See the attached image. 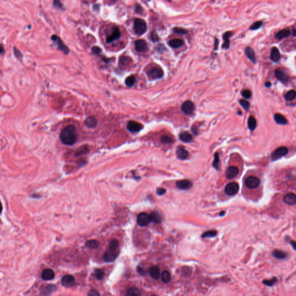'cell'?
Wrapping results in <instances>:
<instances>
[{"mask_svg": "<svg viewBox=\"0 0 296 296\" xmlns=\"http://www.w3.org/2000/svg\"><path fill=\"white\" fill-rule=\"evenodd\" d=\"M60 140L62 143L66 145H72L76 141V134L75 127L69 125L65 127L60 133Z\"/></svg>", "mask_w": 296, "mask_h": 296, "instance_id": "6da1fadb", "label": "cell"}, {"mask_svg": "<svg viewBox=\"0 0 296 296\" xmlns=\"http://www.w3.org/2000/svg\"><path fill=\"white\" fill-rule=\"evenodd\" d=\"M290 35V31L288 29H284L277 32L276 34L275 37L276 39L281 40H282L283 38L288 37Z\"/></svg>", "mask_w": 296, "mask_h": 296, "instance_id": "484cf974", "label": "cell"}, {"mask_svg": "<svg viewBox=\"0 0 296 296\" xmlns=\"http://www.w3.org/2000/svg\"><path fill=\"white\" fill-rule=\"evenodd\" d=\"M51 40H53V41H54V43H56L57 44V46L58 49L59 50H60L61 51H63L66 54L68 53L69 50H68V48L63 43V42L61 41V39L58 36H57L56 35H53L51 37Z\"/></svg>", "mask_w": 296, "mask_h": 296, "instance_id": "9c48e42d", "label": "cell"}, {"mask_svg": "<svg viewBox=\"0 0 296 296\" xmlns=\"http://www.w3.org/2000/svg\"><path fill=\"white\" fill-rule=\"evenodd\" d=\"M274 120L276 123L281 125H285L287 123L286 118L280 113H276L274 115Z\"/></svg>", "mask_w": 296, "mask_h": 296, "instance_id": "f1b7e54d", "label": "cell"}, {"mask_svg": "<svg viewBox=\"0 0 296 296\" xmlns=\"http://www.w3.org/2000/svg\"><path fill=\"white\" fill-rule=\"evenodd\" d=\"M61 284L65 287H71L75 285V279L71 275H66L62 278Z\"/></svg>", "mask_w": 296, "mask_h": 296, "instance_id": "30bf717a", "label": "cell"}, {"mask_svg": "<svg viewBox=\"0 0 296 296\" xmlns=\"http://www.w3.org/2000/svg\"><path fill=\"white\" fill-rule=\"evenodd\" d=\"M217 235V231L215 230H209L205 232L203 234L202 237L205 238H212L214 237Z\"/></svg>", "mask_w": 296, "mask_h": 296, "instance_id": "ab89813d", "label": "cell"}, {"mask_svg": "<svg viewBox=\"0 0 296 296\" xmlns=\"http://www.w3.org/2000/svg\"><path fill=\"white\" fill-rule=\"evenodd\" d=\"M225 214V211H222V212H220V213L219 214V215H220V216H223V215H224V214Z\"/></svg>", "mask_w": 296, "mask_h": 296, "instance_id": "be15d7a7", "label": "cell"}, {"mask_svg": "<svg viewBox=\"0 0 296 296\" xmlns=\"http://www.w3.org/2000/svg\"><path fill=\"white\" fill-rule=\"evenodd\" d=\"M263 25V22L261 21H258L254 23L251 25V26L249 27V29L251 30H256L257 29H259Z\"/></svg>", "mask_w": 296, "mask_h": 296, "instance_id": "60d3db41", "label": "cell"}, {"mask_svg": "<svg viewBox=\"0 0 296 296\" xmlns=\"http://www.w3.org/2000/svg\"><path fill=\"white\" fill-rule=\"evenodd\" d=\"M4 51H5V49H4V46L1 44H0V54L3 53Z\"/></svg>", "mask_w": 296, "mask_h": 296, "instance_id": "680465c9", "label": "cell"}, {"mask_svg": "<svg viewBox=\"0 0 296 296\" xmlns=\"http://www.w3.org/2000/svg\"><path fill=\"white\" fill-rule=\"evenodd\" d=\"M239 174V170L235 166L229 167L225 172V176L228 179H233Z\"/></svg>", "mask_w": 296, "mask_h": 296, "instance_id": "5bb4252c", "label": "cell"}, {"mask_svg": "<svg viewBox=\"0 0 296 296\" xmlns=\"http://www.w3.org/2000/svg\"><path fill=\"white\" fill-rule=\"evenodd\" d=\"M176 155L179 159L185 160L189 156V152L184 149V146H179L178 147L176 150Z\"/></svg>", "mask_w": 296, "mask_h": 296, "instance_id": "e0dca14e", "label": "cell"}, {"mask_svg": "<svg viewBox=\"0 0 296 296\" xmlns=\"http://www.w3.org/2000/svg\"><path fill=\"white\" fill-rule=\"evenodd\" d=\"M162 279L164 284H168L171 281V276L169 271L167 270H164L162 274Z\"/></svg>", "mask_w": 296, "mask_h": 296, "instance_id": "836d02e7", "label": "cell"}, {"mask_svg": "<svg viewBox=\"0 0 296 296\" xmlns=\"http://www.w3.org/2000/svg\"><path fill=\"white\" fill-rule=\"evenodd\" d=\"M86 246L89 248H90L92 249H95L99 247L100 242L95 239H92L86 242Z\"/></svg>", "mask_w": 296, "mask_h": 296, "instance_id": "d6a6232c", "label": "cell"}, {"mask_svg": "<svg viewBox=\"0 0 296 296\" xmlns=\"http://www.w3.org/2000/svg\"><path fill=\"white\" fill-rule=\"evenodd\" d=\"M151 38H152V40L154 42H156V41H158L159 40V38L157 34L155 32H153L152 33Z\"/></svg>", "mask_w": 296, "mask_h": 296, "instance_id": "f5cc1de1", "label": "cell"}, {"mask_svg": "<svg viewBox=\"0 0 296 296\" xmlns=\"http://www.w3.org/2000/svg\"><path fill=\"white\" fill-rule=\"evenodd\" d=\"M87 296H100V295L97 290L92 289L88 292Z\"/></svg>", "mask_w": 296, "mask_h": 296, "instance_id": "681fc988", "label": "cell"}, {"mask_svg": "<svg viewBox=\"0 0 296 296\" xmlns=\"http://www.w3.org/2000/svg\"><path fill=\"white\" fill-rule=\"evenodd\" d=\"M151 222H152L154 223L159 224L162 222V216L157 212H153L151 214L149 215Z\"/></svg>", "mask_w": 296, "mask_h": 296, "instance_id": "83f0119b", "label": "cell"}, {"mask_svg": "<svg viewBox=\"0 0 296 296\" xmlns=\"http://www.w3.org/2000/svg\"><path fill=\"white\" fill-rule=\"evenodd\" d=\"M151 222L150 216L146 213H141L137 217V223L141 227L146 226Z\"/></svg>", "mask_w": 296, "mask_h": 296, "instance_id": "52a82bcc", "label": "cell"}, {"mask_svg": "<svg viewBox=\"0 0 296 296\" xmlns=\"http://www.w3.org/2000/svg\"><path fill=\"white\" fill-rule=\"evenodd\" d=\"M218 44H219V42H218V40L217 39H215V42H214V50H216L217 47H218Z\"/></svg>", "mask_w": 296, "mask_h": 296, "instance_id": "6f0895ef", "label": "cell"}, {"mask_svg": "<svg viewBox=\"0 0 296 296\" xmlns=\"http://www.w3.org/2000/svg\"><path fill=\"white\" fill-rule=\"evenodd\" d=\"M231 35H232V33L231 32H229V31L225 32V34L223 35V38L225 41V40H229Z\"/></svg>", "mask_w": 296, "mask_h": 296, "instance_id": "f907efd6", "label": "cell"}, {"mask_svg": "<svg viewBox=\"0 0 296 296\" xmlns=\"http://www.w3.org/2000/svg\"><path fill=\"white\" fill-rule=\"evenodd\" d=\"M148 75L151 79H160L163 76L164 72L159 68H153L148 72Z\"/></svg>", "mask_w": 296, "mask_h": 296, "instance_id": "8fae6325", "label": "cell"}, {"mask_svg": "<svg viewBox=\"0 0 296 296\" xmlns=\"http://www.w3.org/2000/svg\"><path fill=\"white\" fill-rule=\"evenodd\" d=\"M57 287L55 285H49L43 289L41 293L42 296H49L51 293L56 290Z\"/></svg>", "mask_w": 296, "mask_h": 296, "instance_id": "cb8c5ba5", "label": "cell"}, {"mask_svg": "<svg viewBox=\"0 0 296 296\" xmlns=\"http://www.w3.org/2000/svg\"><path fill=\"white\" fill-rule=\"evenodd\" d=\"M54 276H55V274L54 271L49 268L44 270L41 275L42 278L45 281L51 280L54 278Z\"/></svg>", "mask_w": 296, "mask_h": 296, "instance_id": "d6986e66", "label": "cell"}, {"mask_svg": "<svg viewBox=\"0 0 296 296\" xmlns=\"http://www.w3.org/2000/svg\"><path fill=\"white\" fill-rule=\"evenodd\" d=\"M161 141L162 142L165 144H168V143H173L174 142V140L172 138L170 137H168L167 135H163L161 138Z\"/></svg>", "mask_w": 296, "mask_h": 296, "instance_id": "b9f144b4", "label": "cell"}, {"mask_svg": "<svg viewBox=\"0 0 296 296\" xmlns=\"http://www.w3.org/2000/svg\"><path fill=\"white\" fill-rule=\"evenodd\" d=\"M134 30L138 35H142L147 30V24L145 21L138 18L134 21Z\"/></svg>", "mask_w": 296, "mask_h": 296, "instance_id": "7a4b0ae2", "label": "cell"}, {"mask_svg": "<svg viewBox=\"0 0 296 296\" xmlns=\"http://www.w3.org/2000/svg\"><path fill=\"white\" fill-rule=\"evenodd\" d=\"M296 93L294 90H290L288 92L286 93L285 95V98L286 99L287 101H293V100H295L296 98Z\"/></svg>", "mask_w": 296, "mask_h": 296, "instance_id": "d590c367", "label": "cell"}, {"mask_svg": "<svg viewBox=\"0 0 296 296\" xmlns=\"http://www.w3.org/2000/svg\"><path fill=\"white\" fill-rule=\"evenodd\" d=\"M239 102L240 105L242 107V108L246 110V111L249 110V109L250 108V104H249V102L247 101H246L245 100H239Z\"/></svg>", "mask_w": 296, "mask_h": 296, "instance_id": "f6af8a7d", "label": "cell"}, {"mask_svg": "<svg viewBox=\"0 0 296 296\" xmlns=\"http://www.w3.org/2000/svg\"><path fill=\"white\" fill-rule=\"evenodd\" d=\"M256 125H257V122H256L255 118L253 116H250L248 118V126L249 129L251 131H253L256 127Z\"/></svg>", "mask_w": 296, "mask_h": 296, "instance_id": "1f68e13d", "label": "cell"}, {"mask_svg": "<svg viewBox=\"0 0 296 296\" xmlns=\"http://www.w3.org/2000/svg\"><path fill=\"white\" fill-rule=\"evenodd\" d=\"M284 201L289 205H294L296 203V196L294 193H288L284 197Z\"/></svg>", "mask_w": 296, "mask_h": 296, "instance_id": "ac0fdd59", "label": "cell"}, {"mask_svg": "<svg viewBox=\"0 0 296 296\" xmlns=\"http://www.w3.org/2000/svg\"><path fill=\"white\" fill-rule=\"evenodd\" d=\"M176 187L179 189L187 190V189H190L192 187L193 184L192 182H190L188 180L184 179V180H181V181H178L176 183Z\"/></svg>", "mask_w": 296, "mask_h": 296, "instance_id": "9a60e30c", "label": "cell"}, {"mask_svg": "<svg viewBox=\"0 0 296 296\" xmlns=\"http://www.w3.org/2000/svg\"></svg>", "mask_w": 296, "mask_h": 296, "instance_id": "03108f58", "label": "cell"}, {"mask_svg": "<svg viewBox=\"0 0 296 296\" xmlns=\"http://www.w3.org/2000/svg\"><path fill=\"white\" fill-rule=\"evenodd\" d=\"M184 41L180 39H174L169 41L168 45L173 48H178L184 45Z\"/></svg>", "mask_w": 296, "mask_h": 296, "instance_id": "f546056e", "label": "cell"}, {"mask_svg": "<svg viewBox=\"0 0 296 296\" xmlns=\"http://www.w3.org/2000/svg\"><path fill=\"white\" fill-rule=\"evenodd\" d=\"M118 256L117 250H112L108 249L103 255V259L106 262H112L114 261Z\"/></svg>", "mask_w": 296, "mask_h": 296, "instance_id": "ba28073f", "label": "cell"}, {"mask_svg": "<svg viewBox=\"0 0 296 296\" xmlns=\"http://www.w3.org/2000/svg\"><path fill=\"white\" fill-rule=\"evenodd\" d=\"M141 293L140 289L137 287H130L127 289L126 296H141Z\"/></svg>", "mask_w": 296, "mask_h": 296, "instance_id": "4316f807", "label": "cell"}, {"mask_svg": "<svg viewBox=\"0 0 296 296\" xmlns=\"http://www.w3.org/2000/svg\"><path fill=\"white\" fill-rule=\"evenodd\" d=\"M120 37V32L119 29L118 28H115L113 31L112 34H111L109 36H108L107 38L106 41L107 43H111L119 38Z\"/></svg>", "mask_w": 296, "mask_h": 296, "instance_id": "ffe728a7", "label": "cell"}, {"mask_svg": "<svg viewBox=\"0 0 296 296\" xmlns=\"http://www.w3.org/2000/svg\"><path fill=\"white\" fill-rule=\"evenodd\" d=\"M277 280L278 279L276 277H274L273 278H272L270 280H264L263 281V282L267 286H271L275 284L276 282H277Z\"/></svg>", "mask_w": 296, "mask_h": 296, "instance_id": "ee69618b", "label": "cell"}, {"mask_svg": "<svg viewBox=\"0 0 296 296\" xmlns=\"http://www.w3.org/2000/svg\"><path fill=\"white\" fill-rule=\"evenodd\" d=\"M212 165L216 170H219L220 169V158L219 155L217 152L215 153L214 155V160L212 163Z\"/></svg>", "mask_w": 296, "mask_h": 296, "instance_id": "8d00e7d4", "label": "cell"}, {"mask_svg": "<svg viewBox=\"0 0 296 296\" xmlns=\"http://www.w3.org/2000/svg\"><path fill=\"white\" fill-rule=\"evenodd\" d=\"M2 206L1 203H0V213H1V211H2Z\"/></svg>", "mask_w": 296, "mask_h": 296, "instance_id": "e7e4bbea", "label": "cell"}, {"mask_svg": "<svg viewBox=\"0 0 296 296\" xmlns=\"http://www.w3.org/2000/svg\"><path fill=\"white\" fill-rule=\"evenodd\" d=\"M165 192H166L165 189H164L163 188H158L157 189V193L160 195H162L165 194Z\"/></svg>", "mask_w": 296, "mask_h": 296, "instance_id": "db71d44e", "label": "cell"}, {"mask_svg": "<svg viewBox=\"0 0 296 296\" xmlns=\"http://www.w3.org/2000/svg\"><path fill=\"white\" fill-rule=\"evenodd\" d=\"M92 51L95 54H98L99 53H101V49L98 47V46H94L92 48Z\"/></svg>", "mask_w": 296, "mask_h": 296, "instance_id": "816d5d0a", "label": "cell"}, {"mask_svg": "<svg viewBox=\"0 0 296 296\" xmlns=\"http://www.w3.org/2000/svg\"><path fill=\"white\" fill-rule=\"evenodd\" d=\"M135 82V78L133 75H130L128 76L125 81V83L126 85L129 87H132L134 86V83Z\"/></svg>", "mask_w": 296, "mask_h": 296, "instance_id": "f35d334b", "label": "cell"}, {"mask_svg": "<svg viewBox=\"0 0 296 296\" xmlns=\"http://www.w3.org/2000/svg\"><path fill=\"white\" fill-rule=\"evenodd\" d=\"M242 95L245 98H250L252 97V93L249 90H244L242 92Z\"/></svg>", "mask_w": 296, "mask_h": 296, "instance_id": "c3c4849f", "label": "cell"}, {"mask_svg": "<svg viewBox=\"0 0 296 296\" xmlns=\"http://www.w3.org/2000/svg\"><path fill=\"white\" fill-rule=\"evenodd\" d=\"M245 52L248 58L250 60V61L253 64H256L257 60L254 50L252 48L248 46L245 48Z\"/></svg>", "mask_w": 296, "mask_h": 296, "instance_id": "44dd1931", "label": "cell"}, {"mask_svg": "<svg viewBox=\"0 0 296 296\" xmlns=\"http://www.w3.org/2000/svg\"><path fill=\"white\" fill-rule=\"evenodd\" d=\"M127 127L129 131H130V132L136 133L141 131L143 128V126L142 124L140 123L136 122L134 121H130L128 123Z\"/></svg>", "mask_w": 296, "mask_h": 296, "instance_id": "7c38bea8", "label": "cell"}, {"mask_svg": "<svg viewBox=\"0 0 296 296\" xmlns=\"http://www.w3.org/2000/svg\"><path fill=\"white\" fill-rule=\"evenodd\" d=\"M131 60L128 57H122V59L120 60V64L122 66L126 65L128 64Z\"/></svg>", "mask_w": 296, "mask_h": 296, "instance_id": "7dc6e473", "label": "cell"}, {"mask_svg": "<svg viewBox=\"0 0 296 296\" xmlns=\"http://www.w3.org/2000/svg\"><path fill=\"white\" fill-rule=\"evenodd\" d=\"M265 86L267 88H270L271 86V83L270 82H267L265 83Z\"/></svg>", "mask_w": 296, "mask_h": 296, "instance_id": "91938a15", "label": "cell"}, {"mask_svg": "<svg viewBox=\"0 0 296 296\" xmlns=\"http://www.w3.org/2000/svg\"><path fill=\"white\" fill-rule=\"evenodd\" d=\"M54 5L56 7V8H60L62 7V5L61 4V3L59 2V1H54Z\"/></svg>", "mask_w": 296, "mask_h": 296, "instance_id": "11a10c76", "label": "cell"}, {"mask_svg": "<svg viewBox=\"0 0 296 296\" xmlns=\"http://www.w3.org/2000/svg\"><path fill=\"white\" fill-rule=\"evenodd\" d=\"M195 105L191 101H186L182 105L181 110L182 112L187 115H190L194 112Z\"/></svg>", "mask_w": 296, "mask_h": 296, "instance_id": "8992f818", "label": "cell"}, {"mask_svg": "<svg viewBox=\"0 0 296 296\" xmlns=\"http://www.w3.org/2000/svg\"><path fill=\"white\" fill-rule=\"evenodd\" d=\"M173 31L176 34H186L187 33V30L186 29H184L183 28H180V27H175L173 29Z\"/></svg>", "mask_w": 296, "mask_h": 296, "instance_id": "bcb514c9", "label": "cell"}, {"mask_svg": "<svg viewBox=\"0 0 296 296\" xmlns=\"http://www.w3.org/2000/svg\"><path fill=\"white\" fill-rule=\"evenodd\" d=\"M149 274L154 279H159L160 276V269L157 266H153L149 270Z\"/></svg>", "mask_w": 296, "mask_h": 296, "instance_id": "603a6c76", "label": "cell"}, {"mask_svg": "<svg viewBox=\"0 0 296 296\" xmlns=\"http://www.w3.org/2000/svg\"><path fill=\"white\" fill-rule=\"evenodd\" d=\"M135 50L138 52H143L148 49V45L146 42L143 40H139L135 42Z\"/></svg>", "mask_w": 296, "mask_h": 296, "instance_id": "2e32d148", "label": "cell"}, {"mask_svg": "<svg viewBox=\"0 0 296 296\" xmlns=\"http://www.w3.org/2000/svg\"><path fill=\"white\" fill-rule=\"evenodd\" d=\"M95 276L98 280H101L104 276V272L100 269H97L95 271Z\"/></svg>", "mask_w": 296, "mask_h": 296, "instance_id": "7bdbcfd3", "label": "cell"}, {"mask_svg": "<svg viewBox=\"0 0 296 296\" xmlns=\"http://www.w3.org/2000/svg\"><path fill=\"white\" fill-rule=\"evenodd\" d=\"M119 247V242L117 239H112L109 244V249L112 250H117Z\"/></svg>", "mask_w": 296, "mask_h": 296, "instance_id": "74e56055", "label": "cell"}, {"mask_svg": "<svg viewBox=\"0 0 296 296\" xmlns=\"http://www.w3.org/2000/svg\"><path fill=\"white\" fill-rule=\"evenodd\" d=\"M135 10H136V12L137 13H141V12H142V8L140 5H137Z\"/></svg>", "mask_w": 296, "mask_h": 296, "instance_id": "9f6ffc18", "label": "cell"}, {"mask_svg": "<svg viewBox=\"0 0 296 296\" xmlns=\"http://www.w3.org/2000/svg\"><path fill=\"white\" fill-rule=\"evenodd\" d=\"M288 153V149L286 146H281L277 148L271 154V159L276 160L285 156Z\"/></svg>", "mask_w": 296, "mask_h": 296, "instance_id": "277c9868", "label": "cell"}, {"mask_svg": "<svg viewBox=\"0 0 296 296\" xmlns=\"http://www.w3.org/2000/svg\"><path fill=\"white\" fill-rule=\"evenodd\" d=\"M85 124L89 128H94L97 126V122L94 117H89L86 119Z\"/></svg>", "mask_w": 296, "mask_h": 296, "instance_id": "4dcf8cb0", "label": "cell"}, {"mask_svg": "<svg viewBox=\"0 0 296 296\" xmlns=\"http://www.w3.org/2000/svg\"><path fill=\"white\" fill-rule=\"evenodd\" d=\"M293 36H295V37L296 36V30H295V29H293Z\"/></svg>", "mask_w": 296, "mask_h": 296, "instance_id": "6125c7cd", "label": "cell"}, {"mask_svg": "<svg viewBox=\"0 0 296 296\" xmlns=\"http://www.w3.org/2000/svg\"><path fill=\"white\" fill-rule=\"evenodd\" d=\"M270 59L273 62H278L281 59V54L278 49L276 47H273L271 49Z\"/></svg>", "mask_w": 296, "mask_h": 296, "instance_id": "7402d4cb", "label": "cell"}, {"mask_svg": "<svg viewBox=\"0 0 296 296\" xmlns=\"http://www.w3.org/2000/svg\"><path fill=\"white\" fill-rule=\"evenodd\" d=\"M274 75L278 79L279 81H281L282 83H287L289 80V77L287 74L284 71L280 70V69H277L274 72Z\"/></svg>", "mask_w": 296, "mask_h": 296, "instance_id": "4fadbf2b", "label": "cell"}, {"mask_svg": "<svg viewBox=\"0 0 296 296\" xmlns=\"http://www.w3.org/2000/svg\"><path fill=\"white\" fill-rule=\"evenodd\" d=\"M260 184V179L254 176H248L245 181V186L251 189H253L257 188L259 186Z\"/></svg>", "mask_w": 296, "mask_h": 296, "instance_id": "3957f363", "label": "cell"}, {"mask_svg": "<svg viewBox=\"0 0 296 296\" xmlns=\"http://www.w3.org/2000/svg\"><path fill=\"white\" fill-rule=\"evenodd\" d=\"M272 255L274 257L278 259H284L287 257V254L286 253L280 250H275L273 252Z\"/></svg>", "mask_w": 296, "mask_h": 296, "instance_id": "e575fe53", "label": "cell"}, {"mask_svg": "<svg viewBox=\"0 0 296 296\" xmlns=\"http://www.w3.org/2000/svg\"><path fill=\"white\" fill-rule=\"evenodd\" d=\"M239 184L236 182H231L227 184L225 187V193L228 195H234L239 190Z\"/></svg>", "mask_w": 296, "mask_h": 296, "instance_id": "5b68a950", "label": "cell"}, {"mask_svg": "<svg viewBox=\"0 0 296 296\" xmlns=\"http://www.w3.org/2000/svg\"><path fill=\"white\" fill-rule=\"evenodd\" d=\"M179 139L184 142L189 143L193 141V137L188 132H183L179 134Z\"/></svg>", "mask_w": 296, "mask_h": 296, "instance_id": "d4e9b609", "label": "cell"}, {"mask_svg": "<svg viewBox=\"0 0 296 296\" xmlns=\"http://www.w3.org/2000/svg\"><path fill=\"white\" fill-rule=\"evenodd\" d=\"M192 131H193V133H195V134H197V128L195 126H193L192 127Z\"/></svg>", "mask_w": 296, "mask_h": 296, "instance_id": "94428289", "label": "cell"}]
</instances>
